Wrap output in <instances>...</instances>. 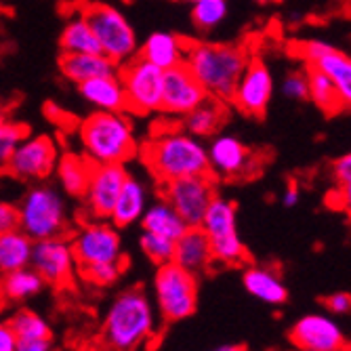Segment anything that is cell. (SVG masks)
<instances>
[{
  "label": "cell",
  "instance_id": "obj_1",
  "mask_svg": "<svg viewBox=\"0 0 351 351\" xmlns=\"http://www.w3.org/2000/svg\"><path fill=\"white\" fill-rule=\"evenodd\" d=\"M149 173L165 183L210 175L206 145L189 133L167 131L152 137L139 152Z\"/></svg>",
  "mask_w": 351,
  "mask_h": 351
},
{
  "label": "cell",
  "instance_id": "obj_2",
  "mask_svg": "<svg viewBox=\"0 0 351 351\" xmlns=\"http://www.w3.org/2000/svg\"><path fill=\"white\" fill-rule=\"evenodd\" d=\"M246 61L248 53L242 47L191 40L183 63L202 84L206 95L228 104L232 101Z\"/></svg>",
  "mask_w": 351,
  "mask_h": 351
},
{
  "label": "cell",
  "instance_id": "obj_3",
  "mask_svg": "<svg viewBox=\"0 0 351 351\" xmlns=\"http://www.w3.org/2000/svg\"><path fill=\"white\" fill-rule=\"evenodd\" d=\"M156 332L154 309L139 289L120 293L110 305L101 326V345L106 351H135Z\"/></svg>",
  "mask_w": 351,
  "mask_h": 351
},
{
  "label": "cell",
  "instance_id": "obj_4",
  "mask_svg": "<svg viewBox=\"0 0 351 351\" xmlns=\"http://www.w3.org/2000/svg\"><path fill=\"white\" fill-rule=\"evenodd\" d=\"M78 139L93 165H124L137 154L133 124L122 112H95L80 122Z\"/></svg>",
  "mask_w": 351,
  "mask_h": 351
},
{
  "label": "cell",
  "instance_id": "obj_5",
  "mask_svg": "<svg viewBox=\"0 0 351 351\" xmlns=\"http://www.w3.org/2000/svg\"><path fill=\"white\" fill-rule=\"evenodd\" d=\"M17 219H19V230L32 242L61 238V234L66 232L68 226L66 202H63L57 189L47 185H36L19 202Z\"/></svg>",
  "mask_w": 351,
  "mask_h": 351
},
{
  "label": "cell",
  "instance_id": "obj_6",
  "mask_svg": "<svg viewBox=\"0 0 351 351\" xmlns=\"http://www.w3.org/2000/svg\"><path fill=\"white\" fill-rule=\"evenodd\" d=\"M80 15L90 25L95 38L99 40L101 53L116 66H122L124 61L137 55L135 29L118 9L104 3H86L82 5Z\"/></svg>",
  "mask_w": 351,
  "mask_h": 351
},
{
  "label": "cell",
  "instance_id": "obj_7",
  "mask_svg": "<svg viewBox=\"0 0 351 351\" xmlns=\"http://www.w3.org/2000/svg\"><path fill=\"white\" fill-rule=\"evenodd\" d=\"M154 291L158 311L165 322H181L196 311L198 282L196 276L185 271L177 263H165L158 267L154 278Z\"/></svg>",
  "mask_w": 351,
  "mask_h": 351
},
{
  "label": "cell",
  "instance_id": "obj_8",
  "mask_svg": "<svg viewBox=\"0 0 351 351\" xmlns=\"http://www.w3.org/2000/svg\"><path fill=\"white\" fill-rule=\"evenodd\" d=\"M210 240L213 259L226 265H240L246 259V248L236 228V204L228 198L215 196L200 223Z\"/></svg>",
  "mask_w": 351,
  "mask_h": 351
},
{
  "label": "cell",
  "instance_id": "obj_9",
  "mask_svg": "<svg viewBox=\"0 0 351 351\" xmlns=\"http://www.w3.org/2000/svg\"><path fill=\"white\" fill-rule=\"evenodd\" d=\"M162 76L165 72L160 68L152 66L139 55L118 66V78L126 95V110L141 116L160 110Z\"/></svg>",
  "mask_w": 351,
  "mask_h": 351
},
{
  "label": "cell",
  "instance_id": "obj_10",
  "mask_svg": "<svg viewBox=\"0 0 351 351\" xmlns=\"http://www.w3.org/2000/svg\"><path fill=\"white\" fill-rule=\"evenodd\" d=\"M165 202H169L175 213L185 221L187 228H198L208 204L215 198V185L210 175L206 177H185L162 185Z\"/></svg>",
  "mask_w": 351,
  "mask_h": 351
},
{
  "label": "cell",
  "instance_id": "obj_11",
  "mask_svg": "<svg viewBox=\"0 0 351 351\" xmlns=\"http://www.w3.org/2000/svg\"><path fill=\"white\" fill-rule=\"evenodd\" d=\"M72 252H74L76 265L80 269L93 267V265H104V263H120L122 240L116 228L97 221L82 228L76 234L72 242Z\"/></svg>",
  "mask_w": 351,
  "mask_h": 351
},
{
  "label": "cell",
  "instance_id": "obj_12",
  "mask_svg": "<svg viewBox=\"0 0 351 351\" xmlns=\"http://www.w3.org/2000/svg\"><path fill=\"white\" fill-rule=\"evenodd\" d=\"M206 152L210 175L221 179H248L261 169L259 154L230 135L215 137Z\"/></svg>",
  "mask_w": 351,
  "mask_h": 351
},
{
  "label": "cell",
  "instance_id": "obj_13",
  "mask_svg": "<svg viewBox=\"0 0 351 351\" xmlns=\"http://www.w3.org/2000/svg\"><path fill=\"white\" fill-rule=\"evenodd\" d=\"M274 93V78L265 61L259 55H252L246 61V68L232 95L234 106L246 116H263Z\"/></svg>",
  "mask_w": 351,
  "mask_h": 351
},
{
  "label": "cell",
  "instance_id": "obj_14",
  "mask_svg": "<svg viewBox=\"0 0 351 351\" xmlns=\"http://www.w3.org/2000/svg\"><path fill=\"white\" fill-rule=\"evenodd\" d=\"M29 267L45 280V284H55V286L72 284L76 271L72 244H68L63 238L34 242Z\"/></svg>",
  "mask_w": 351,
  "mask_h": 351
},
{
  "label": "cell",
  "instance_id": "obj_15",
  "mask_svg": "<svg viewBox=\"0 0 351 351\" xmlns=\"http://www.w3.org/2000/svg\"><path fill=\"white\" fill-rule=\"evenodd\" d=\"M57 167V145L49 137H25L11 160L5 167V173L15 179H45Z\"/></svg>",
  "mask_w": 351,
  "mask_h": 351
},
{
  "label": "cell",
  "instance_id": "obj_16",
  "mask_svg": "<svg viewBox=\"0 0 351 351\" xmlns=\"http://www.w3.org/2000/svg\"><path fill=\"white\" fill-rule=\"evenodd\" d=\"M126 177L129 173L122 165H93L90 181L82 196L86 213L95 219L112 217Z\"/></svg>",
  "mask_w": 351,
  "mask_h": 351
},
{
  "label": "cell",
  "instance_id": "obj_17",
  "mask_svg": "<svg viewBox=\"0 0 351 351\" xmlns=\"http://www.w3.org/2000/svg\"><path fill=\"white\" fill-rule=\"evenodd\" d=\"M208 97L202 84L196 80V76L189 72L185 63L175 66L171 70H165L162 76V104L160 110L167 114L185 116L194 108H198Z\"/></svg>",
  "mask_w": 351,
  "mask_h": 351
},
{
  "label": "cell",
  "instance_id": "obj_18",
  "mask_svg": "<svg viewBox=\"0 0 351 351\" xmlns=\"http://www.w3.org/2000/svg\"><path fill=\"white\" fill-rule=\"evenodd\" d=\"M291 343L299 351H343V328L324 313H307L291 328Z\"/></svg>",
  "mask_w": 351,
  "mask_h": 351
},
{
  "label": "cell",
  "instance_id": "obj_19",
  "mask_svg": "<svg viewBox=\"0 0 351 351\" xmlns=\"http://www.w3.org/2000/svg\"><path fill=\"white\" fill-rule=\"evenodd\" d=\"M213 248L208 236L202 232V228H187L177 240H175V252L173 263L183 267L189 274H202L213 263Z\"/></svg>",
  "mask_w": 351,
  "mask_h": 351
},
{
  "label": "cell",
  "instance_id": "obj_20",
  "mask_svg": "<svg viewBox=\"0 0 351 351\" xmlns=\"http://www.w3.org/2000/svg\"><path fill=\"white\" fill-rule=\"evenodd\" d=\"M189 45H191V40H185L177 34L156 32V34H152L139 49V57H143L145 61L152 63V66L160 68L165 72L175 66H181L185 61Z\"/></svg>",
  "mask_w": 351,
  "mask_h": 351
},
{
  "label": "cell",
  "instance_id": "obj_21",
  "mask_svg": "<svg viewBox=\"0 0 351 351\" xmlns=\"http://www.w3.org/2000/svg\"><path fill=\"white\" fill-rule=\"evenodd\" d=\"M82 99L97 108V112H126V95L118 72L112 76H99L78 84Z\"/></svg>",
  "mask_w": 351,
  "mask_h": 351
},
{
  "label": "cell",
  "instance_id": "obj_22",
  "mask_svg": "<svg viewBox=\"0 0 351 351\" xmlns=\"http://www.w3.org/2000/svg\"><path fill=\"white\" fill-rule=\"evenodd\" d=\"M59 70L68 80L82 84L86 80L112 76L118 72V66L106 55H84V53H61Z\"/></svg>",
  "mask_w": 351,
  "mask_h": 351
},
{
  "label": "cell",
  "instance_id": "obj_23",
  "mask_svg": "<svg viewBox=\"0 0 351 351\" xmlns=\"http://www.w3.org/2000/svg\"><path fill=\"white\" fill-rule=\"evenodd\" d=\"M242 284L252 297H257L267 305H282L289 299V291H286L282 278L267 267H259V265L248 267L242 274Z\"/></svg>",
  "mask_w": 351,
  "mask_h": 351
},
{
  "label": "cell",
  "instance_id": "obj_24",
  "mask_svg": "<svg viewBox=\"0 0 351 351\" xmlns=\"http://www.w3.org/2000/svg\"><path fill=\"white\" fill-rule=\"evenodd\" d=\"M147 208V191H145V185L135 179V177H126L122 189H120V196L116 200V206L112 210V221L114 226L118 228H124V226H131L137 219L143 217Z\"/></svg>",
  "mask_w": 351,
  "mask_h": 351
},
{
  "label": "cell",
  "instance_id": "obj_25",
  "mask_svg": "<svg viewBox=\"0 0 351 351\" xmlns=\"http://www.w3.org/2000/svg\"><path fill=\"white\" fill-rule=\"evenodd\" d=\"M228 120V106L217 97H208L194 108L189 114H185V129L194 137H210L215 135Z\"/></svg>",
  "mask_w": 351,
  "mask_h": 351
},
{
  "label": "cell",
  "instance_id": "obj_26",
  "mask_svg": "<svg viewBox=\"0 0 351 351\" xmlns=\"http://www.w3.org/2000/svg\"><path fill=\"white\" fill-rule=\"evenodd\" d=\"M313 68L324 72L335 84L343 108H351V57L332 49L313 63Z\"/></svg>",
  "mask_w": 351,
  "mask_h": 351
},
{
  "label": "cell",
  "instance_id": "obj_27",
  "mask_svg": "<svg viewBox=\"0 0 351 351\" xmlns=\"http://www.w3.org/2000/svg\"><path fill=\"white\" fill-rule=\"evenodd\" d=\"M57 177L61 187L68 191L70 196L82 198L84 191L88 187L90 181V173H93V162L86 160L84 156H76V154H66L57 160Z\"/></svg>",
  "mask_w": 351,
  "mask_h": 351
},
{
  "label": "cell",
  "instance_id": "obj_28",
  "mask_svg": "<svg viewBox=\"0 0 351 351\" xmlns=\"http://www.w3.org/2000/svg\"><path fill=\"white\" fill-rule=\"evenodd\" d=\"M32 248H34V242H32L19 228L3 234L0 236V271L11 274V271L29 267Z\"/></svg>",
  "mask_w": 351,
  "mask_h": 351
},
{
  "label": "cell",
  "instance_id": "obj_29",
  "mask_svg": "<svg viewBox=\"0 0 351 351\" xmlns=\"http://www.w3.org/2000/svg\"><path fill=\"white\" fill-rule=\"evenodd\" d=\"M141 221L145 232L165 236L169 240H177L187 230L185 221L175 213V208L169 202H156L154 206H147Z\"/></svg>",
  "mask_w": 351,
  "mask_h": 351
},
{
  "label": "cell",
  "instance_id": "obj_30",
  "mask_svg": "<svg viewBox=\"0 0 351 351\" xmlns=\"http://www.w3.org/2000/svg\"><path fill=\"white\" fill-rule=\"evenodd\" d=\"M61 53H84V55H104L99 40L95 38L90 25L78 13V17L70 19L61 32Z\"/></svg>",
  "mask_w": 351,
  "mask_h": 351
},
{
  "label": "cell",
  "instance_id": "obj_31",
  "mask_svg": "<svg viewBox=\"0 0 351 351\" xmlns=\"http://www.w3.org/2000/svg\"><path fill=\"white\" fill-rule=\"evenodd\" d=\"M305 76H307V86H309V99H313L317 108L326 114H337L343 110L339 93L324 72H320L313 66H307Z\"/></svg>",
  "mask_w": 351,
  "mask_h": 351
},
{
  "label": "cell",
  "instance_id": "obj_32",
  "mask_svg": "<svg viewBox=\"0 0 351 351\" xmlns=\"http://www.w3.org/2000/svg\"><path fill=\"white\" fill-rule=\"evenodd\" d=\"M43 286H45V280L34 269H32V267H23V269L5 274L0 289H3V293H5L7 299L21 301V299L38 295L43 291Z\"/></svg>",
  "mask_w": 351,
  "mask_h": 351
},
{
  "label": "cell",
  "instance_id": "obj_33",
  "mask_svg": "<svg viewBox=\"0 0 351 351\" xmlns=\"http://www.w3.org/2000/svg\"><path fill=\"white\" fill-rule=\"evenodd\" d=\"M9 326L15 332L17 341H25V339H53L51 326L45 322V317H40L34 311H17L9 320Z\"/></svg>",
  "mask_w": 351,
  "mask_h": 351
},
{
  "label": "cell",
  "instance_id": "obj_34",
  "mask_svg": "<svg viewBox=\"0 0 351 351\" xmlns=\"http://www.w3.org/2000/svg\"><path fill=\"white\" fill-rule=\"evenodd\" d=\"M228 17V0H198L191 7V21L202 32L215 29Z\"/></svg>",
  "mask_w": 351,
  "mask_h": 351
},
{
  "label": "cell",
  "instance_id": "obj_35",
  "mask_svg": "<svg viewBox=\"0 0 351 351\" xmlns=\"http://www.w3.org/2000/svg\"><path fill=\"white\" fill-rule=\"evenodd\" d=\"M141 250L145 252V257L154 261L156 265H165L173 261V252H175V240H169L165 236L149 234L143 232L141 236Z\"/></svg>",
  "mask_w": 351,
  "mask_h": 351
},
{
  "label": "cell",
  "instance_id": "obj_36",
  "mask_svg": "<svg viewBox=\"0 0 351 351\" xmlns=\"http://www.w3.org/2000/svg\"><path fill=\"white\" fill-rule=\"evenodd\" d=\"M27 137V126L17 124V122H7L3 129H0V167H7L11 160V156L19 147V143Z\"/></svg>",
  "mask_w": 351,
  "mask_h": 351
},
{
  "label": "cell",
  "instance_id": "obj_37",
  "mask_svg": "<svg viewBox=\"0 0 351 351\" xmlns=\"http://www.w3.org/2000/svg\"><path fill=\"white\" fill-rule=\"evenodd\" d=\"M120 274H122L120 263H104V265H93L82 269V276L95 286H110L120 278Z\"/></svg>",
  "mask_w": 351,
  "mask_h": 351
},
{
  "label": "cell",
  "instance_id": "obj_38",
  "mask_svg": "<svg viewBox=\"0 0 351 351\" xmlns=\"http://www.w3.org/2000/svg\"><path fill=\"white\" fill-rule=\"evenodd\" d=\"M282 93L286 97L295 101H305L309 97V86H307V76L303 72H293L284 78L282 82Z\"/></svg>",
  "mask_w": 351,
  "mask_h": 351
},
{
  "label": "cell",
  "instance_id": "obj_39",
  "mask_svg": "<svg viewBox=\"0 0 351 351\" xmlns=\"http://www.w3.org/2000/svg\"><path fill=\"white\" fill-rule=\"evenodd\" d=\"M335 47H330L328 43H322V40H307V43H301L297 53L307 61V66H313V63L320 59L322 55H326L328 51H332Z\"/></svg>",
  "mask_w": 351,
  "mask_h": 351
},
{
  "label": "cell",
  "instance_id": "obj_40",
  "mask_svg": "<svg viewBox=\"0 0 351 351\" xmlns=\"http://www.w3.org/2000/svg\"><path fill=\"white\" fill-rule=\"evenodd\" d=\"M328 204L351 217V183L337 185V189L328 194Z\"/></svg>",
  "mask_w": 351,
  "mask_h": 351
},
{
  "label": "cell",
  "instance_id": "obj_41",
  "mask_svg": "<svg viewBox=\"0 0 351 351\" xmlns=\"http://www.w3.org/2000/svg\"><path fill=\"white\" fill-rule=\"evenodd\" d=\"M324 307L335 315H347L351 313V295L349 293H332L324 299Z\"/></svg>",
  "mask_w": 351,
  "mask_h": 351
},
{
  "label": "cell",
  "instance_id": "obj_42",
  "mask_svg": "<svg viewBox=\"0 0 351 351\" xmlns=\"http://www.w3.org/2000/svg\"><path fill=\"white\" fill-rule=\"evenodd\" d=\"M17 228H19L17 208L7 202H0V236L11 230H17Z\"/></svg>",
  "mask_w": 351,
  "mask_h": 351
},
{
  "label": "cell",
  "instance_id": "obj_43",
  "mask_svg": "<svg viewBox=\"0 0 351 351\" xmlns=\"http://www.w3.org/2000/svg\"><path fill=\"white\" fill-rule=\"evenodd\" d=\"M332 175H335L337 185L351 183V152L345 154V156H341L339 160H335V165H332Z\"/></svg>",
  "mask_w": 351,
  "mask_h": 351
},
{
  "label": "cell",
  "instance_id": "obj_44",
  "mask_svg": "<svg viewBox=\"0 0 351 351\" xmlns=\"http://www.w3.org/2000/svg\"><path fill=\"white\" fill-rule=\"evenodd\" d=\"M15 351H55L53 339H25L17 341Z\"/></svg>",
  "mask_w": 351,
  "mask_h": 351
},
{
  "label": "cell",
  "instance_id": "obj_45",
  "mask_svg": "<svg viewBox=\"0 0 351 351\" xmlns=\"http://www.w3.org/2000/svg\"><path fill=\"white\" fill-rule=\"evenodd\" d=\"M17 347V337L11 330L9 324L0 322V351H15Z\"/></svg>",
  "mask_w": 351,
  "mask_h": 351
},
{
  "label": "cell",
  "instance_id": "obj_46",
  "mask_svg": "<svg viewBox=\"0 0 351 351\" xmlns=\"http://www.w3.org/2000/svg\"><path fill=\"white\" fill-rule=\"evenodd\" d=\"M299 187L295 185V183H291L289 187H286V191H284V198H282V202H284V206H297V202H299Z\"/></svg>",
  "mask_w": 351,
  "mask_h": 351
},
{
  "label": "cell",
  "instance_id": "obj_47",
  "mask_svg": "<svg viewBox=\"0 0 351 351\" xmlns=\"http://www.w3.org/2000/svg\"><path fill=\"white\" fill-rule=\"evenodd\" d=\"M210 351H246V347H242V345H221V347H215Z\"/></svg>",
  "mask_w": 351,
  "mask_h": 351
},
{
  "label": "cell",
  "instance_id": "obj_48",
  "mask_svg": "<svg viewBox=\"0 0 351 351\" xmlns=\"http://www.w3.org/2000/svg\"><path fill=\"white\" fill-rule=\"evenodd\" d=\"M5 124H7V112H5L3 106H0V129H3Z\"/></svg>",
  "mask_w": 351,
  "mask_h": 351
},
{
  "label": "cell",
  "instance_id": "obj_49",
  "mask_svg": "<svg viewBox=\"0 0 351 351\" xmlns=\"http://www.w3.org/2000/svg\"><path fill=\"white\" fill-rule=\"evenodd\" d=\"M259 5H269V3H278V0H257Z\"/></svg>",
  "mask_w": 351,
  "mask_h": 351
},
{
  "label": "cell",
  "instance_id": "obj_50",
  "mask_svg": "<svg viewBox=\"0 0 351 351\" xmlns=\"http://www.w3.org/2000/svg\"><path fill=\"white\" fill-rule=\"evenodd\" d=\"M183 3H191V5H194V3H198V0H183Z\"/></svg>",
  "mask_w": 351,
  "mask_h": 351
}]
</instances>
